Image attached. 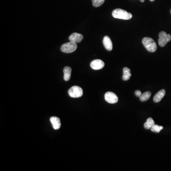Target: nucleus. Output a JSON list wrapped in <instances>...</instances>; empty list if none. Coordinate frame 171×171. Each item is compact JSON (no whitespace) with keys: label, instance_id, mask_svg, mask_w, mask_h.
Listing matches in <instances>:
<instances>
[{"label":"nucleus","instance_id":"nucleus-1","mask_svg":"<svg viewBox=\"0 0 171 171\" xmlns=\"http://www.w3.org/2000/svg\"><path fill=\"white\" fill-rule=\"evenodd\" d=\"M112 16L115 18L129 20L132 18V14L121 9H116L112 12Z\"/></svg>","mask_w":171,"mask_h":171},{"label":"nucleus","instance_id":"nucleus-2","mask_svg":"<svg viewBox=\"0 0 171 171\" xmlns=\"http://www.w3.org/2000/svg\"><path fill=\"white\" fill-rule=\"evenodd\" d=\"M142 43L147 51L154 52L157 49V45L154 39L149 37H145L142 39Z\"/></svg>","mask_w":171,"mask_h":171},{"label":"nucleus","instance_id":"nucleus-3","mask_svg":"<svg viewBox=\"0 0 171 171\" xmlns=\"http://www.w3.org/2000/svg\"><path fill=\"white\" fill-rule=\"evenodd\" d=\"M77 43L70 41V42H67L62 45L61 51L62 52L66 53H70L74 52L77 49Z\"/></svg>","mask_w":171,"mask_h":171},{"label":"nucleus","instance_id":"nucleus-4","mask_svg":"<svg viewBox=\"0 0 171 171\" xmlns=\"http://www.w3.org/2000/svg\"><path fill=\"white\" fill-rule=\"evenodd\" d=\"M171 39V35L167 34L165 31H162L159 34L158 43L161 47H164L169 42Z\"/></svg>","mask_w":171,"mask_h":171},{"label":"nucleus","instance_id":"nucleus-5","mask_svg":"<svg viewBox=\"0 0 171 171\" xmlns=\"http://www.w3.org/2000/svg\"><path fill=\"white\" fill-rule=\"evenodd\" d=\"M68 94L70 97L73 98H80L83 95V90L79 86L74 85L69 89Z\"/></svg>","mask_w":171,"mask_h":171},{"label":"nucleus","instance_id":"nucleus-6","mask_svg":"<svg viewBox=\"0 0 171 171\" xmlns=\"http://www.w3.org/2000/svg\"><path fill=\"white\" fill-rule=\"evenodd\" d=\"M105 99L110 104H115L118 102V96L112 92H107L105 95Z\"/></svg>","mask_w":171,"mask_h":171},{"label":"nucleus","instance_id":"nucleus-7","mask_svg":"<svg viewBox=\"0 0 171 171\" xmlns=\"http://www.w3.org/2000/svg\"><path fill=\"white\" fill-rule=\"evenodd\" d=\"M105 63L101 59H95L93 60L90 63V67L94 70H99L104 67Z\"/></svg>","mask_w":171,"mask_h":171},{"label":"nucleus","instance_id":"nucleus-8","mask_svg":"<svg viewBox=\"0 0 171 171\" xmlns=\"http://www.w3.org/2000/svg\"><path fill=\"white\" fill-rule=\"evenodd\" d=\"M83 39V35L81 34L75 32L72 34L69 37V39L71 41L76 42V43H80L82 39Z\"/></svg>","mask_w":171,"mask_h":171},{"label":"nucleus","instance_id":"nucleus-9","mask_svg":"<svg viewBox=\"0 0 171 171\" xmlns=\"http://www.w3.org/2000/svg\"><path fill=\"white\" fill-rule=\"evenodd\" d=\"M103 43L107 51H111L113 49V44L110 38L108 36L104 37Z\"/></svg>","mask_w":171,"mask_h":171},{"label":"nucleus","instance_id":"nucleus-10","mask_svg":"<svg viewBox=\"0 0 171 171\" xmlns=\"http://www.w3.org/2000/svg\"><path fill=\"white\" fill-rule=\"evenodd\" d=\"M50 121L52 124L54 129L57 130L60 128L61 126V123L59 118H57L56 116H52L50 118Z\"/></svg>","mask_w":171,"mask_h":171},{"label":"nucleus","instance_id":"nucleus-11","mask_svg":"<svg viewBox=\"0 0 171 171\" xmlns=\"http://www.w3.org/2000/svg\"><path fill=\"white\" fill-rule=\"evenodd\" d=\"M165 94H166V90H161L154 95L153 98L154 101L156 103L159 102L164 98Z\"/></svg>","mask_w":171,"mask_h":171},{"label":"nucleus","instance_id":"nucleus-12","mask_svg":"<svg viewBox=\"0 0 171 171\" xmlns=\"http://www.w3.org/2000/svg\"><path fill=\"white\" fill-rule=\"evenodd\" d=\"M71 68L69 66H66L64 68V79L66 81H68L70 79L71 73Z\"/></svg>","mask_w":171,"mask_h":171},{"label":"nucleus","instance_id":"nucleus-13","mask_svg":"<svg viewBox=\"0 0 171 171\" xmlns=\"http://www.w3.org/2000/svg\"><path fill=\"white\" fill-rule=\"evenodd\" d=\"M123 71V77H122L123 80L124 81L129 80L131 76L132 75L130 73V69L128 67H124Z\"/></svg>","mask_w":171,"mask_h":171},{"label":"nucleus","instance_id":"nucleus-14","mask_svg":"<svg viewBox=\"0 0 171 171\" xmlns=\"http://www.w3.org/2000/svg\"><path fill=\"white\" fill-rule=\"evenodd\" d=\"M154 124L155 123L153 118H149L146 120V123L144 124V127L146 129H150Z\"/></svg>","mask_w":171,"mask_h":171},{"label":"nucleus","instance_id":"nucleus-15","mask_svg":"<svg viewBox=\"0 0 171 171\" xmlns=\"http://www.w3.org/2000/svg\"><path fill=\"white\" fill-rule=\"evenodd\" d=\"M151 93L150 92V91H146L142 93L139 98L141 101L144 102L148 100L151 97Z\"/></svg>","mask_w":171,"mask_h":171},{"label":"nucleus","instance_id":"nucleus-16","mask_svg":"<svg viewBox=\"0 0 171 171\" xmlns=\"http://www.w3.org/2000/svg\"><path fill=\"white\" fill-rule=\"evenodd\" d=\"M163 128H164V127L163 126H159V125L154 124L151 128V130L152 132H154V133H158L162 129H163Z\"/></svg>","mask_w":171,"mask_h":171},{"label":"nucleus","instance_id":"nucleus-17","mask_svg":"<svg viewBox=\"0 0 171 171\" xmlns=\"http://www.w3.org/2000/svg\"><path fill=\"white\" fill-rule=\"evenodd\" d=\"M105 0H92L93 5L94 7H98L104 3Z\"/></svg>","mask_w":171,"mask_h":171},{"label":"nucleus","instance_id":"nucleus-18","mask_svg":"<svg viewBox=\"0 0 171 171\" xmlns=\"http://www.w3.org/2000/svg\"><path fill=\"white\" fill-rule=\"evenodd\" d=\"M142 93L139 90H137L136 91H135V95L136 96V97H140V96L141 95Z\"/></svg>","mask_w":171,"mask_h":171},{"label":"nucleus","instance_id":"nucleus-19","mask_svg":"<svg viewBox=\"0 0 171 171\" xmlns=\"http://www.w3.org/2000/svg\"><path fill=\"white\" fill-rule=\"evenodd\" d=\"M140 1L141 2H142V3H144V0H140Z\"/></svg>","mask_w":171,"mask_h":171},{"label":"nucleus","instance_id":"nucleus-20","mask_svg":"<svg viewBox=\"0 0 171 171\" xmlns=\"http://www.w3.org/2000/svg\"><path fill=\"white\" fill-rule=\"evenodd\" d=\"M150 1H155V0H150Z\"/></svg>","mask_w":171,"mask_h":171},{"label":"nucleus","instance_id":"nucleus-21","mask_svg":"<svg viewBox=\"0 0 171 171\" xmlns=\"http://www.w3.org/2000/svg\"></svg>","mask_w":171,"mask_h":171}]
</instances>
